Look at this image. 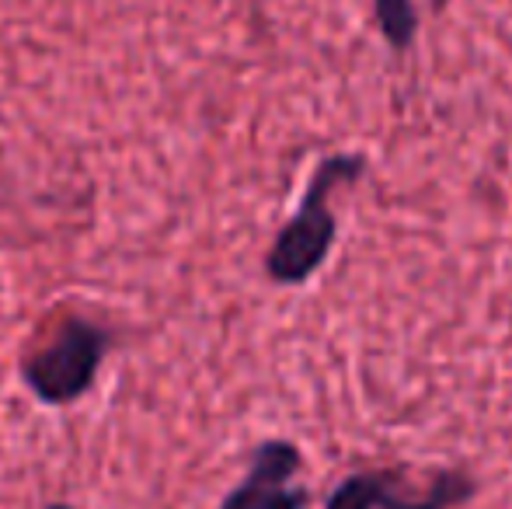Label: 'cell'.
Here are the masks:
<instances>
[{
    "label": "cell",
    "mask_w": 512,
    "mask_h": 509,
    "mask_svg": "<svg viewBox=\"0 0 512 509\" xmlns=\"http://www.w3.org/2000/svg\"><path fill=\"white\" fill-rule=\"evenodd\" d=\"M363 171H366V161L356 154H335L317 164V171L310 175V185L304 192V203L286 220L283 231L272 241L269 255H265V272H269L272 283L300 286L321 269L338 234L328 196L335 185L356 182Z\"/></svg>",
    "instance_id": "obj_1"
},
{
    "label": "cell",
    "mask_w": 512,
    "mask_h": 509,
    "mask_svg": "<svg viewBox=\"0 0 512 509\" xmlns=\"http://www.w3.org/2000/svg\"><path fill=\"white\" fill-rule=\"evenodd\" d=\"M108 353V332L88 318H67L42 349L21 363V381L42 405H70L95 384Z\"/></svg>",
    "instance_id": "obj_2"
},
{
    "label": "cell",
    "mask_w": 512,
    "mask_h": 509,
    "mask_svg": "<svg viewBox=\"0 0 512 509\" xmlns=\"http://www.w3.org/2000/svg\"><path fill=\"white\" fill-rule=\"evenodd\" d=\"M474 492L478 485L464 471H439L425 489H415L405 471H359L338 482L324 509H457Z\"/></svg>",
    "instance_id": "obj_3"
},
{
    "label": "cell",
    "mask_w": 512,
    "mask_h": 509,
    "mask_svg": "<svg viewBox=\"0 0 512 509\" xmlns=\"http://www.w3.org/2000/svg\"><path fill=\"white\" fill-rule=\"evenodd\" d=\"M300 450L290 440H265L255 447L248 475L220 503V509H304L307 489H297Z\"/></svg>",
    "instance_id": "obj_4"
},
{
    "label": "cell",
    "mask_w": 512,
    "mask_h": 509,
    "mask_svg": "<svg viewBox=\"0 0 512 509\" xmlns=\"http://www.w3.org/2000/svg\"><path fill=\"white\" fill-rule=\"evenodd\" d=\"M373 11H377V25L384 39L391 42V49H398V53L408 49L418 32L415 0H373Z\"/></svg>",
    "instance_id": "obj_5"
},
{
    "label": "cell",
    "mask_w": 512,
    "mask_h": 509,
    "mask_svg": "<svg viewBox=\"0 0 512 509\" xmlns=\"http://www.w3.org/2000/svg\"><path fill=\"white\" fill-rule=\"evenodd\" d=\"M46 509H74V506H67V503H53V506H46Z\"/></svg>",
    "instance_id": "obj_6"
}]
</instances>
